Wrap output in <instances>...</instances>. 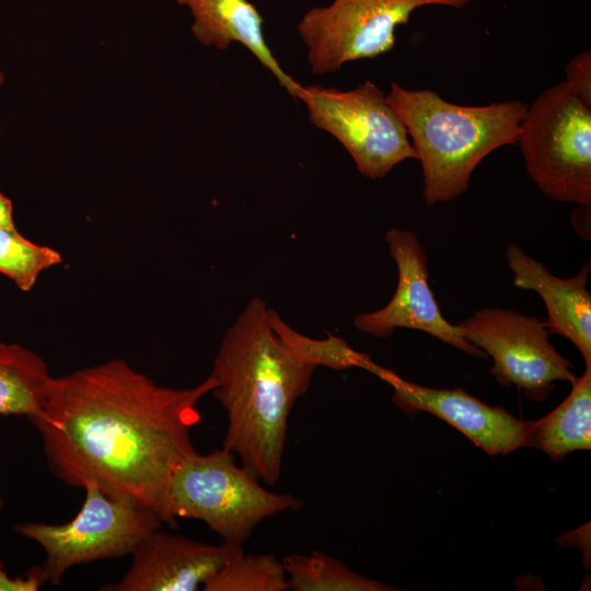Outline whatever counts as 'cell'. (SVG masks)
<instances>
[{
	"label": "cell",
	"instance_id": "obj_1",
	"mask_svg": "<svg viewBox=\"0 0 591 591\" xmlns=\"http://www.w3.org/2000/svg\"><path fill=\"white\" fill-rule=\"evenodd\" d=\"M216 384L210 374L193 387L163 386L115 358L54 376L44 406L28 419L60 482L81 489L93 484L166 522L170 478L196 452L190 430Z\"/></svg>",
	"mask_w": 591,
	"mask_h": 591
},
{
	"label": "cell",
	"instance_id": "obj_2",
	"mask_svg": "<svg viewBox=\"0 0 591 591\" xmlns=\"http://www.w3.org/2000/svg\"><path fill=\"white\" fill-rule=\"evenodd\" d=\"M316 368L302 360L270 320V308L252 299L227 329L210 374L211 394L228 419L222 448L260 482L280 478L288 419Z\"/></svg>",
	"mask_w": 591,
	"mask_h": 591
},
{
	"label": "cell",
	"instance_id": "obj_3",
	"mask_svg": "<svg viewBox=\"0 0 591 591\" xmlns=\"http://www.w3.org/2000/svg\"><path fill=\"white\" fill-rule=\"evenodd\" d=\"M385 97L403 120L420 161L428 206L460 197L488 154L517 143L528 109L521 101L457 105L432 90H408L397 82L391 83Z\"/></svg>",
	"mask_w": 591,
	"mask_h": 591
},
{
	"label": "cell",
	"instance_id": "obj_4",
	"mask_svg": "<svg viewBox=\"0 0 591 591\" xmlns=\"http://www.w3.org/2000/svg\"><path fill=\"white\" fill-rule=\"evenodd\" d=\"M236 456L221 448L197 451L174 470L166 493V522L176 518L200 520L223 542L243 546L259 522L303 502L290 494L271 491Z\"/></svg>",
	"mask_w": 591,
	"mask_h": 591
},
{
	"label": "cell",
	"instance_id": "obj_5",
	"mask_svg": "<svg viewBox=\"0 0 591 591\" xmlns=\"http://www.w3.org/2000/svg\"><path fill=\"white\" fill-rule=\"evenodd\" d=\"M517 143L546 197L591 206V105L566 82L546 89L528 106Z\"/></svg>",
	"mask_w": 591,
	"mask_h": 591
},
{
	"label": "cell",
	"instance_id": "obj_6",
	"mask_svg": "<svg viewBox=\"0 0 591 591\" xmlns=\"http://www.w3.org/2000/svg\"><path fill=\"white\" fill-rule=\"evenodd\" d=\"M84 501L62 524L23 522L13 531L35 542L45 554L46 582L59 584L73 566L130 555L163 521L150 509L128 499L114 498L93 484L85 485Z\"/></svg>",
	"mask_w": 591,
	"mask_h": 591
},
{
	"label": "cell",
	"instance_id": "obj_7",
	"mask_svg": "<svg viewBox=\"0 0 591 591\" xmlns=\"http://www.w3.org/2000/svg\"><path fill=\"white\" fill-rule=\"evenodd\" d=\"M296 99L316 128L341 143L364 177L381 178L401 162L417 160L403 120L372 81L348 91L300 84Z\"/></svg>",
	"mask_w": 591,
	"mask_h": 591
},
{
	"label": "cell",
	"instance_id": "obj_8",
	"mask_svg": "<svg viewBox=\"0 0 591 591\" xmlns=\"http://www.w3.org/2000/svg\"><path fill=\"white\" fill-rule=\"evenodd\" d=\"M472 0H333L308 10L298 23L311 72L323 76L345 63L379 57L395 47L397 26L426 5L462 9Z\"/></svg>",
	"mask_w": 591,
	"mask_h": 591
},
{
	"label": "cell",
	"instance_id": "obj_9",
	"mask_svg": "<svg viewBox=\"0 0 591 591\" xmlns=\"http://www.w3.org/2000/svg\"><path fill=\"white\" fill-rule=\"evenodd\" d=\"M463 336L494 360L491 375L544 402L555 382L572 383V363L549 343L546 322L514 310L485 308L456 324Z\"/></svg>",
	"mask_w": 591,
	"mask_h": 591
},
{
	"label": "cell",
	"instance_id": "obj_10",
	"mask_svg": "<svg viewBox=\"0 0 591 591\" xmlns=\"http://www.w3.org/2000/svg\"><path fill=\"white\" fill-rule=\"evenodd\" d=\"M384 239L398 271L396 290L380 310L356 315L354 326L378 338H387L399 327L421 331L471 356L486 358L482 349L463 336L457 325L442 315L429 285L427 255L417 234L391 229Z\"/></svg>",
	"mask_w": 591,
	"mask_h": 591
},
{
	"label": "cell",
	"instance_id": "obj_11",
	"mask_svg": "<svg viewBox=\"0 0 591 591\" xmlns=\"http://www.w3.org/2000/svg\"><path fill=\"white\" fill-rule=\"evenodd\" d=\"M371 372L392 386V401L403 413L432 414L490 456L506 455L524 447L531 420L517 419L503 407L489 406L462 389L422 386L378 364Z\"/></svg>",
	"mask_w": 591,
	"mask_h": 591
},
{
	"label": "cell",
	"instance_id": "obj_12",
	"mask_svg": "<svg viewBox=\"0 0 591 591\" xmlns=\"http://www.w3.org/2000/svg\"><path fill=\"white\" fill-rule=\"evenodd\" d=\"M243 546L210 544L161 531L147 535L132 551L129 570L103 591L201 590Z\"/></svg>",
	"mask_w": 591,
	"mask_h": 591
},
{
	"label": "cell",
	"instance_id": "obj_13",
	"mask_svg": "<svg viewBox=\"0 0 591 591\" xmlns=\"http://www.w3.org/2000/svg\"><path fill=\"white\" fill-rule=\"evenodd\" d=\"M506 259L513 274V286L534 291L544 301L548 334L570 340L586 366H591V294L588 290L591 263H586L571 278H559L517 243L507 246Z\"/></svg>",
	"mask_w": 591,
	"mask_h": 591
},
{
	"label": "cell",
	"instance_id": "obj_14",
	"mask_svg": "<svg viewBox=\"0 0 591 591\" xmlns=\"http://www.w3.org/2000/svg\"><path fill=\"white\" fill-rule=\"evenodd\" d=\"M192 16V33L204 46L229 49L243 45L266 68L292 97L300 83L280 66L264 36V19L248 0H176Z\"/></svg>",
	"mask_w": 591,
	"mask_h": 591
},
{
	"label": "cell",
	"instance_id": "obj_15",
	"mask_svg": "<svg viewBox=\"0 0 591 591\" xmlns=\"http://www.w3.org/2000/svg\"><path fill=\"white\" fill-rule=\"evenodd\" d=\"M524 447L559 462L568 453L591 448V366L571 383L566 399L540 420H531Z\"/></svg>",
	"mask_w": 591,
	"mask_h": 591
},
{
	"label": "cell",
	"instance_id": "obj_16",
	"mask_svg": "<svg viewBox=\"0 0 591 591\" xmlns=\"http://www.w3.org/2000/svg\"><path fill=\"white\" fill-rule=\"evenodd\" d=\"M54 376L34 351L0 341V415H36L44 406Z\"/></svg>",
	"mask_w": 591,
	"mask_h": 591
},
{
	"label": "cell",
	"instance_id": "obj_17",
	"mask_svg": "<svg viewBox=\"0 0 591 591\" xmlns=\"http://www.w3.org/2000/svg\"><path fill=\"white\" fill-rule=\"evenodd\" d=\"M292 591H393L396 588L352 571L340 560L318 551L290 554L282 559Z\"/></svg>",
	"mask_w": 591,
	"mask_h": 591
},
{
	"label": "cell",
	"instance_id": "obj_18",
	"mask_svg": "<svg viewBox=\"0 0 591 591\" xmlns=\"http://www.w3.org/2000/svg\"><path fill=\"white\" fill-rule=\"evenodd\" d=\"M204 591H286L289 590L282 560L271 554L231 558L202 589Z\"/></svg>",
	"mask_w": 591,
	"mask_h": 591
},
{
	"label": "cell",
	"instance_id": "obj_19",
	"mask_svg": "<svg viewBox=\"0 0 591 591\" xmlns=\"http://www.w3.org/2000/svg\"><path fill=\"white\" fill-rule=\"evenodd\" d=\"M62 262L58 251L27 240L16 228L0 227V274L22 291H30L39 275Z\"/></svg>",
	"mask_w": 591,
	"mask_h": 591
},
{
	"label": "cell",
	"instance_id": "obj_20",
	"mask_svg": "<svg viewBox=\"0 0 591 591\" xmlns=\"http://www.w3.org/2000/svg\"><path fill=\"white\" fill-rule=\"evenodd\" d=\"M270 320L294 352L305 362L315 368L323 366L334 370L361 368L371 371L375 364L369 355L354 350L340 337L328 334L326 339H311L289 327L270 309Z\"/></svg>",
	"mask_w": 591,
	"mask_h": 591
},
{
	"label": "cell",
	"instance_id": "obj_21",
	"mask_svg": "<svg viewBox=\"0 0 591 591\" xmlns=\"http://www.w3.org/2000/svg\"><path fill=\"white\" fill-rule=\"evenodd\" d=\"M566 83L588 104L591 105V53L583 50L566 66Z\"/></svg>",
	"mask_w": 591,
	"mask_h": 591
},
{
	"label": "cell",
	"instance_id": "obj_22",
	"mask_svg": "<svg viewBox=\"0 0 591 591\" xmlns=\"http://www.w3.org/2000/svg\"><path fill=\"white\" fill-rule=\"evenodd\" d=\"M45 582L40 567L30 569L24 577L12 578L0 561V591H37Z\"/></svg>",
	"mask_w": 591,
	"mask_h": 591
},
{
	"label": "cell",
	"instance_id": "obj_23",
	"mask_svg": "<svg viewBox=\"0 0 591 591\" xmlns=\"http://www.w3.org/2000/svg\"><path fill=\"white\" fill-rule=\"evenodd\" d=\"M590 524L576 529L575 531L567 533L559 537L558 544L563 546L575 545L583 552L584 565L589 566L590 563Z\"/></svg>",
	"mask_w": 591,
	"mask_h": 591
},
{
	"label": "cell",
	"instance_id": "obj_24",
	"mask_svg": "<svg viewBox=\"0 0 591 591\" xmlns=\"http://www.w3.org/2000/svg\"><path fill=\"white\" fill-rule=\"evenodd\" d=\"M590 210L591 206L578 205L571 216L575 230L584 239L590 237Z\"/></svg>",
	"mask_w": 591,
	"mask_h": 591
},
{
	"label": "cell",
	"instance_id": "obj_25",
	"mask_svg": "<svg viewBox=\"0 0 591 591\" xmlns=\"http://www.w3.org/2000/svg\"><path fill=\"white\" fill-rule=\"evenodd\" d=\"M0 227L16 228L13 218L12 201L0 192Z\"/></svg>",
	"mask_w": 591,
	"mask_h": 591
},
{
	"label": "cell",
	"instance_id": "obj_26",
	"mask_svg": "<svg viewBox=\"0 0 591 591\" xmlns=\"http://www.w3.org/2000/svg\"><path fill=\"white\" fill-rule=\"evenodd\" d=\"M5 82V76L4 73L0 70V86H2Z\"/></svg>",
	"mask_w": 591,
	"mask_h": 591
},
{
	"label": "cell",
	"instance_id": "obj_27",
	"mask_svg": "<svg viewBox=\"0 0 591 591\" xmlns=\"http://www.w3.org/2000/svg\"><path fill=\"white\" fill-rule=\"evenodd\" d=\"M3 507V500L0 498V510L2 509Z\"/></svg>",
	"mask_w": 591,
	"mask_h": 591
}]
</instances>
